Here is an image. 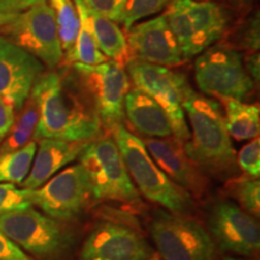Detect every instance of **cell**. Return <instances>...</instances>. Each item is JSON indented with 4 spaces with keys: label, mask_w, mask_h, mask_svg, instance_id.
Segmentation results:
<instances>
[{
    "label": "cell",
    "mask_w": 260,
    "mask_h": 260,
    "mask_svg": "<svg viewBox=\"0 0 260 260\" xmlns=\"http://www.w3.org/2000/svg\"><path fill=\"white\" fill-rule=\"evenodd\" d=\"M245 69L249 77L255 82H259L260 65H259V52H249L245 58Z\"/></svg>",
    "instance_id": "34"
},
{
    "label": "cell",
    "mask_w": 260,
    "mask_h": 260,
    "mask_svg": "<svg viewBox=\"0 0 260 260\" xmlns=\"http://www.w3.org/2000/svg\"><path fill=\"white\" fill-rule=\"evenodd\" d=\"M191 135L183 144L187 157L201 170L228 176L236 170V152L216 100L200 95L188 84L182 100Z\"/></svg>",
    "instance_id": "2"
},
{
    "label": "cell",
    "mask_w": 260,
    "mask_h": 260,
    "mask_svg": "<svg viewBox=\"0 0 260 260\" xmlns=\"http://www.w3.org/2000/svg\"><path fill=\"white\" fill-rule=\"evenodd\" d=\"M81 162L88 178L90 194L96 200L138 203L139 190L126 170L113 138H99L87 142L81 152Z\"/></svg>",
    "instance_id": "5"
},
{
    "label": "cell",
    "mask_w": 260,
    "mask_h": 260,
    "mask_svg": "<svg viewBox=\"0 0 260 260\" xmlns=\"http://www.w3.org/2000/svg\"><path fill=\"white\" fill-rule=\"evenodd\" d=\"M194 76L201 92L219 99L242 102L255 86L245 69L241 53L225 45L211 46L199 54Z\"/></svg>",
    "instance_id": "10"
},
{
    "label": "cell",
    "mask_w": 260,
    "mask_h": 260,
    "mask_svg": "<svg viewBox=\"0 0 260 260\" xmlns=\"http://www.w3.org/2000/svg\"><path fill=\"white\" fill-rule=\"evenodd\" d=\"M21 110V115L15 119L9 134L0 144V153L16 151L30 142V139L34 138L39 121V107L34 98L29 95Z\"/></svg>",
    "instance_id": "24"
},
{
    "label": "cell",
    "mask_w": 260,
    "mask_h": 260,
    "mask_svg": "<svg viewBox=\"0 0 260 260\" xmlns=\"http://www.w3.org/2000/svg\"><path fill=\"white\" fill-rule=\"evenodd\" d=\"M0 260H35L0 232Z\"/></svg>",
    "instance_id": "31"
},
{
    "label": "cell",
    "mask_w": 260,
    "mask_h": 260,
    "mask_svg": "<svg viewBox=\"0 0 260 260\" xmlns=\"http://www.w3.org/2000/svg\"><path fill=\"white\" fill-rule=\"evenodd\" d=\"M87 142H71L59 139L39 140V147L30 171L21 186L24 189H37L41 187L60 169L79 157Z\"/></svg>",
    "instance_id": "18"
},
{
    "label": "cell",
    "mask_w": 260,
    "mask_h": 260,
    "mask_svg": "<svg viewBox=\"0 0 260 260\" xmlns=\"http://www.w3.org/2000/svg\"><path fill=\"white\" fill-rule=\"evenodd\" d=\"M17 9L15 6H12L9 2L6 0H0V28H3L9 22H11L12 19L16 17V15L18 14Z\"/></svg>",
    "instance_id": "35"
},
{
    "label": "cell",
    "mask_w": 260,
    "mask_h": 260,
    "mask_svg": "<svg viewBox=\"0 0 260 260\" xmlns=\"http://www.w3.org/2000/svg\"><path fill=\"white\" fill-rule=\"evenodd\" d=\"M222 260H246V259H242V258H233V256H226V258H224Z\"/></svg>",
    "instance_id": "37"
},
{
    "label": "cell",
    "mask_w": 260,
    "mask_h": 260,
    "mask_svg": "<svg viewBox=\"0 0 260 260\" xmlns=\"http://www.w3.org/2000/svg\"><path fill=\"white\" fill-rule=\"evenodd\" d=\"M5 38L54 70L63 63L54 15L47 0H38L0 28Z\"/></svg>",
    "instance_id": "9"
},
{
    "label": "cell",
    "mask_w": 260,
    "mask_h": 260,
    "mask_svg": "<svg viewBox=\"0 0 260 260\" xmlns=\"http://www.w3.org/2000/svg\"><path fill=\"white\" fill-rule=\"evenodd\" d=\"M225 107V126L228 134L237 141L258 138L260 128V109L258 105L245 104L241 100L220 98Z\"/></svg>",
    "instance_id": "21"
},
{
    "label": "cell",
    "mask_w": 260,
    "mask_h": 260,
    "mask_svg": "<svg viewBox=\"0 0 260 260\" xmlns=\"http://www.w3.org/2000/svg\"><path fill=\"white\" fill-rule=\"evenodd\" d=\"M30 206V189H19L12 183H0V214Z\"/></svg>",
    "instance_id": "28"
},
{
    "label": "cell",
    "mask_w": 260,
    "mask_h": 260,
    "mask_svg": "<svg viewBox=\"0 0 260 260\" xmlns=\"http://www.w3.org/2000/svg\"><path fill=\"white\" fill-rule=\"evenodd\" d=\"M126 34L130 58L165 68L178 67L184 61L165 14L134 24Z\"/></svg>",
    "instance_id": "16"
},
{
    "label": "cell",
    "mask_w": 260,
    "mask_h": 260,
    "mask_svg": "<svg viewBox=\"0 0 260 260\" xmlns=\"http://www.w3.org/2000/svg\"><path fill=\"white\" fill-rule=\"evenodd\" d=\"M0 232L35 258H59L73 242V235L59 220L32 207L0 214Z\"/></svg>",
    "instance_id": "6"
},
{
    "label": "cell",
    "mask_w": 260,
    "mask_h": 260,
    "mask_svg": "<svg viewBox=\"0 0 260 260\" xmlns=\"http://www.w3.org/2000/svg\"><path fill=\"white\" fill-rule=\"evenodd\" d=\"M169 3L170 0H128L122 19L123 29L128 31L141 19L159 14Z\"/></svg>",
    "instance_id": "27"
},
{
    "label": "cell",
    "mask_w": 260,
    "mask_h": 260,
    "mask_svg": "<svg viewBox=\"0 0 260 260\" xmlns=\"http://www.w3.org/2000/svg\"><path fill=\"white\" fill-rule=\"evenodd\" d=\"M30 95L39 107L35 140L59 139L87 142L102 133L93 100L73 65L50 70L39 77Z\"/></svg>",
    "instance_id": "1"
},
{
    "label": "cell",
    "mask_w": 260,
    "mask_h": 260,
    "mask_svg": "<svg viewBox=\"0 0 260 260\" xmlns=\"http://www.w3.org/2000/svg\"><path fill=\"white\" fill-rule=\"evenodd\" d=\"M45 67L38 58L0 34V98L21 110Z\"/></svg>",
    "instance_id": "14"
},
{
    "label": "cell",
    "mask_w": 260,
    "mask_h": 260,
    "mask_svg": "<svg viewBox=\"0 0 260 260\" xmlns=\"http://www.w3.org/2000/svg\"><path fill=\"white\" fill-rule=\"evenodd\" d=\"M149 155L161 171L190 195L201 197L207 188V180L200 169L187 157L183 144L174 136L167 139L142 140Z\"/></svg>",
    "instance_id": "17"
},
{
    "label": "cell",
    "mask_w": 260,
    "mask_h": 260,
    "mask_svg": "<svg viewBox=\"0 0 260 260\" xmlns=\"http://www.w3.org/2000/svg\"><path fill=\"white\" fill-rule=\"evenodd\" d=\"M6 2H9L12 6H15L18 11H23V10L28 9L29 6L35 4L38 0H6Z\"/></svg>",
    "instance_id": "36"
},
{
    "label": "cell",
    "mask_w": 260,
    "mask_h": 260,
    "mask_svg": "<svg viewBox=\"0 0 260 260\" xmlns=\"http://www.w3.org/2000/svg\"><path fill=\"white\" fill-rule=\"evenodd\" d=\"M88 178L81 164L64 169L37 189H30L31 205L51 218L70 222L83 212L89 203Z\"/></svg>",
    "instance_id": "12"
},
{
    "label": "cell",
    "mask_w": 260,
    "mask_h": 260,
    "mask_svg": "<svg viewBox=\"0 0 260 260\" xmlns=\"http://www.w3.org/2000/svg\"><path fill=\"white\" fill-rule=\"evenodd\" d=\"M15 111L14 106L0 98V144L4 141L10 129L14 125L16 119Z\"/></svg>",
    "instance_id": "32"
},
{
    "label": "cell",
    "mask_w": 260,
    "mask_h": 260,
    "mask_svg": "<svg viewBox=\"0 0 260 260\" xmlns=\"http://www.w3.org/2000/svg\"><path fill=\"white\" fill-rule=\"evenodd\" d=\"M153 249L132 228L111 222L100 223L87 236L81 260H147Z\"/></svg>",
    "instance_id": "15"
},
{
    "label": "cell",
    "mask_w": 260,
    "mask_h": 260,
    "mask_svg": "<svg viewBox=\"0 0 260 260\" xmlns=\"http://www.w3.org/2000/svg\"><path fill=\"white\" fill-rule=\"evenodd\" d=\"M71 65L88 90L102 125L110 132L121 125L124 118V98L130 89L125 68L113 60L95 65Z\"/></svg>",
    "instance_id": "11"
},
{
    "label": "cell",
    "mask_w": 260,
    "mask_h": 260,
    "mask_svg": "<svg viewBox=\"0 0 260 260\" xmlns=\"http://www.w3.org/2000/svg\"><path fill=\"white\" fill-rule=\"evenodd\" d=\"M165 12L184 60L213 46L226 29L224 10L210 0H170Z\"/></svg>",
    "instance_id": "4"
},
{
    "label": "cell",
    "mask_w": 260,
    "mask_h": 260,
    "mask_svg": "<svg viewBox=\"0 0 260 260\" xmlns=\"http://www.w3.org/2000/svg\"><path fill=\"white\" fill-rule=\"evenodd\" d=\"M37 148V142L30 141L16 151L0 153V183H23L30 171Z\"/></svg>",
    "instance_id": "25"
},
{
    "label": "cell",
    "mask_w": 260,
    "mask_h": 260,
    "mask_svg": "<svg viewBox=\"0 0 260 260\" xmlns=\"http://www.w3.org/2000/svg\"><path fill=\"white\" fill-rule=\"evenodd\" d=\"M226 193L240 204L242 210L253 217L260 214V182L259 178L242 175L226 183Z\"/></svg>",
    "instance_id": "26"
},
{
    "label": "cell",
    "mask_w": 260,
    "mask_h": 260,
    "mask_svg": "<svg viewBox=\"0 0 260 260\" xmlns=\"http://www.w3.org/2000/svg\"><path fill=\"white\" fill-rule=\"evenodd\" d=\"M243 42L249 52H259V14L248 22L243 32Z\"/></svg>",
    "instance_id": "33"
},
{
    "label": "cell",
    "mask_w": 260,
    "mask_h": 260,
    "mask_svg": "<svg viewBox=\"0 0 260 260\" xmlns=\"http://www.w3.org/2000/svg\"><path fill=\"white\" fill-rule=\"evenodd\" d=\"M148 229L164 260H213L216 255L209 232L187 214L157 210Z\"/></svg>",
    "instance_id": "7"
},
{
    "label": "cell",
    "mask_w": 260,
    "mask_h": 260,
    "mask_svg": "<svg viewBox=\"0 0 260 260\" xmlns=\"http://www.w3.org/2000/svg\"><path fill=\"white\" fill-rule=\"evenodd\" d=\"M56 21L64 64H73V56L77 34H79V15L73 0H47Z\"/></svg>",
    "instance_id": "22"
},
{
    "label": "cell",
    "mask_w": 260,
    "mask_h": 260,
    "mask_svg": "<svg viewBox=\"0 0 260 260\" xmlns=\"http://www.w3.org/2000/svg\"><path fill=\"white\" fill-rule=\"evenodd\" d=\"M111 132L129 176L140 193L171 212L188 214L194 209L193 197L159 169L141 139L122 124Z\"/></svg>",
    "instance_id": "3"
},
{
    "label": "cell",
    "mask_w": 260,
    "mask_h": 260,
    "mask_svg": "<svg viewBox=\"0 0 260 260\" xmlns=\"http://www.w3.org/2000/svg\"><path fill=\"white\" fill-rule=\"evenodd\" d=\"M124 115L139 134L147 139H167L172 134L171 122L164 110L141 89H129L124 98Z\"/></svg>",
    "instance_id": "19"
},
{
    "label": "cell",
    "mask_w": 260,
    "mask_h": 260,
    "mask_svg": "<svg viewBox=\"0 0 260 260\" xmlns=\"http://www.w3.org/2000/svg\"><path fill=\"white\" fill-rule=\"evenodd\" d=\"M147 260H159V259H157V258H149V259H147Z\"/></svg>",
    "instance_id": "38"
},
{
    "label": "cell",
    "mask_w": 260,
    "mask_h": 260,
    "mask_svg": "<svg viewBox=\"0 0 260 260\" xmlns=\"http://www.w3.org/2000/svg\"><path fill=\"white\" fill-rule=\"evenodd\" d=\"M237 165L248 176H260V141L259 138L252 139L249 144L240 149L237 154Z\"/></svg>",
    "instance_id": "29"
},
{
    "label": "cell",
    "mask_w": 260,
    "mask_h": 260,
    "mask_svg": "<svg viewBox=\"0 0 260 260\" xmlns=\"http://www.w3.org/2000/svg\"><path fill=\"white\" fill-rule=\"evenodd\" d=\"M88 14L92 21L98 48L102 51L107 59L116 61L124 67L130 58L124 31L118 27V24L111 19L104 17L103 15L96 14L89 9Z\"/></svg>",
    "instance_id": "20"
},
{
    "label": "cell",
    "mask_w": 260,
    "mask_h": 260,
    "mask_svg": "<svg viewBox=\"0 0 260 260\" xmlns=\"http://www.w3.org/2000/svg\"><path fill=\"white\" fill-rule=\"evenodd\" d=\"M207 225L210 236L222 251L248 258L259 253L258 220L232 201H216L210 210Z\"/></svg>",
    "instance_id": "13"
},
{
    "label": "cell",
    "mask_w": 260,
    "mask_h": 260,
    "mask_svg": "<svg viewBox=\"0 0 260 260\" xmlns=\"http://www.w3.org/2000/svg\"><path fill=\"white\" fill-rule=\"evenodd\" d=\"M136 88L148 94L164 110L171 122L174 138L184 144L190 138L182 100L188 86L186 76L169 68L129 58L124 65Z\"/></svg>",
    "instance_id": "8"
},
{
    "label": "cell",
    "mask_w": 260,
    "mask_h": 260,
    "mask_svg": "<svg viewBox=\"0 0 260 260\" xmlns=\"http://www.w3.org/2000/svg\"><path fill=\"white\" fill-rule=\"evenodd\" d=\"M79 15L80 27L77 34L76 45H75L73 63H81L87 65H95L109 60L98 48L95 38H94L92 21H90L88 8L83 0H73Z\"/></svg>",
    "instance_id": "23"
},
{
    "label": "cell",
    "mask_w": 260,
    "mask_h": 260,
    "mask_svg": "<svg viewBox=\"0 0 260 260\" xmlns=\"http://www.w3.org/2000/svg\"><path fill=\"white\" fill-rule=\"evenodd\" d=\"M128 0H83L87 8L115 23H122L125 5Z\"/></svg>",
    "instance_id": "30"
}]
</instances>
